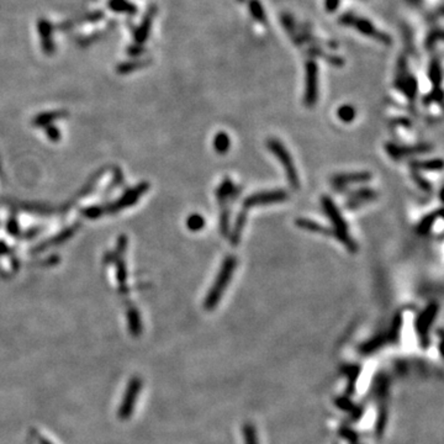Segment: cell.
<instances>
[{
    "label": "cell",
    "mask_w": 444,
    "mask_h": 444,
    "mask_svg": "<svg viewBox=\"0 0 444 444\" xmlns=\"http://www.w3.org/2000/svg\"><path fill=\"white\" fill-rule=\"evenodd\" d=\"M321 204H322L323 211L326 212L329 221L332 223V235L336 237L350 253H356L358 250V244L350 237L347 222L343 219L342 214L339 212L336 204L332 201V199L329 196H322Z\"/></svg>",
    "instance_id": "1"
},
{
    "label": "cell",
    "mask_w": 444,
    "mask_h": 444,
    "mask_svg": "<svg viewBox=\"0 0 444 444\" xmlns=\"http://www.w3.org/2000/svg\"><path fill=\"white\" fill-rule=\"evenodd\" d=\"M236 267H237V259L236 257H233V255H230V257H227L225 260H223L221 269H220L219 274H217L216 279H215L214 284H212L208 296H206L205 304H204L206 310H214L215 307L219 305L223 293H225L228 284H230L231 280H232Z\"/></svg>",
    "instance_id": "2"
},
{
    "label": "cell",
    "mask_w": 444,
    "mask_h": 444,
    "mask_svg": "<svg viewBox=\"0 0 444 444\" xmlns=\"http://www.w3.org/2000/svg\"><path fill=\"white\" fill-rule=\"evenodd\" d=\"M268 149L274 154L275 157L279 159L280 164L284 168L285 174H287V178L289 184L294 188V189H298L300 187V179H299L298 170H296L295 164L293 162V158H291L290 153L285 146L280 142L279 140H275V138H271L268 141Z\"/></svg>",
    "instance_id": "3"
},
{
    "label": "cell",
    "mask_w": 444,
    "mask_h": 444,
    "mask_svg": "<svg viewBox=\"0 0 444 444\" xmlns=\"http://www.w3.org/2000/svg\"><path fill=\"white\" fill-rule=\"evenodd\" d=\"M142 390V380L140 378L135 377L130 380V383L127 384L126 391H125L124 399L121 401V406L119 408V418L125 421V419H129L132 416L133 410H135L136 401H137L138 396H140V392Z\"/></svg>",
    "instance_id": "4"
},
{
    "label": "cell",
    "mask_w": 444,
    "mask_h": 444,
    "mask_svg": "<svg viewBox=\"0 0 444 444\" xmlns=\"http://www.w3.org/2000/svg\"><path fill=\"white\" fill-rule=\"evenodd\" d=\"M289 195L284 190H267V192H258L254 194L249 195L248 198L244 199L242 208L246 211L249 209L255 208V206L261 205H271V204H279L283 201L288 200Z\"/></svg>",
    "instance_id": "5"
},
{
    "label": "cell",
    "mask_w": 444,
    "mask_h": 444,
    "mask_svg": "<svg viewBox=\"0 0 444 444\" xmlns=\"http://www.w3.org/2000/svg\"><path fill=\"white\" fill-rule=\"evenodd\" d=\"M37 32H39L41 48L43 53L51 56L56 52V43L53 39V26L47 19L42 18L37 21Z\"/></svg>",
    "instance_id": "6"
},
{
    "label": "cell",
    "mask_w": 444,
    "mask_h": 444,
    "mask_svg": "<svg viewBox=\"0 0 444 444\" xmlns=\"http://www.w3.org/2000/svg\"><path fill=\"white\" fill-rule=\"evenodd\" d=\"M318 99V75L317 67L314 63L307 65L306 89H305L304 103L307 106H314Z\"/></svg>",
    "instance_id": "7"
},
{
    "label": "cell",
    "mask_w": 444,
    "mask_h": 444,
    "mask_svg": "<svg viewBox=\"0 0 444 444\" xmlns=\"http://www.w3.org/2000/svg\"><path fill=\"white\" fill-rule=\"evenodd\" d=\"M156 13L157 9L156 7H153V5L147 10L146 15L143 16L142 21H141V24L138 25L137 29H136L135 34H133L135 43H137V45H143V43L147 41V39H148L149 34H151L152 23H153V18L154 15H156Z\"/></svg>",
    "instance_id": "8"
},
{
    "label": "cell",
    "mask_w": 444,
    "mask_h": 444,
    "mask_svg": "<svg viewBox=\"0 0 444 444\" xmlns=\"http://www.w3.org/2000/svg\"><path fill=\"white\" fill-rule=\"evenodd\" d=\"M386 151H388L389 156L392 157V159H400V158L411 156V154H417V153H424V152L431 151V147L427 146V144H418V146H405L400 147L397 144L394 143H388L386 144Z\"/></svg>",
    "instance_id": "9"
},
{
    "label": "cell",
    "mask_w": 444,
    "mask_h": 444,
    "mask_svg": "<svg viewBox=\"0 0 444 444\" xmlns=\"http://www.w3.org/2000/svg\"><path fill=\"white\" fill-rule=\"evenodd\" d=\"M370 179H372V174L369 171H356V173L338 174L332 179V183L337 188H344L349 184L367 183Z\"/></svg>",
    "instance_id": "10"
},
{
    "label": "cell",
    "mask_w": 444,
    "mask_h": 444,
    "mask_svg": "<svg viewBox=\"0 0 444 444\" xmlns=\"http://www.w3.org/2000/svg\"><path fill=\"white\" fill-rule=\"evenodd\" d=\"M437 312H438V305L435 304V302H432V304H429L428 306H427V309L419 315L416 326H417L418 333L421 334L422 337L427 334L429 327H431V323L435 318Z\"/></svg>",
    "instance_id": "11"
},
{
    "label": "cell",
    "mask_w": 444,
    "mask_h": 444,
    "mask_svg": "<svg viewBox=\"0 0 444 444\" xmlns=\"http://www.w3.org/2000/svg\"><path fill=\"white\" fill-rule=\"evenodd\" d=\"M378 196V193L375 190L372 189H359L357 192H354L350 194L349 200L347 203L348 209H357L359 208L363 204L370 203V201L375 200Z\"/></svg>",
    "instance_id": "12"
},
{
    "label": "cell",
    "mask_w": 444,
    "mask_h": 444,
    "mask_svg": "<svg viewBox=\"0 0 444 444\" xmlns=\"http://www.w3.org/2000/svg\"><path fill=\"white\" fill-rule=\"evenodd\" d=\"M295 223L299 228H301V230H306V231H309V232L321 233V235H327V236H333L332 235V230L325 227V226L320 225L318 222L312 221V220L305 219V217L298 219L295 221Z\"/></svg>",
    "instance_id": "13"
},
{
    "label": "cell",
    "mask_w": 444,
    "mask_h": 444,
    "mask_svg": "<svg viewBox=\"0 0 444 444\" xmlns=\"http://www.w3.org/2000/svg\"><path fill=\"white\" fill-rule=\"evenodd\" d=\"M108 7L114 13L126 14V15H135L137 14V8L129 0H109Z\"/></svg>",
    "instance_id": "14"
},
{
    "label": "cell",
    "mask_w": 444,
    "mask_h": 444,
    "mask_svg": "<svg viewBox=\"0 0 444 444\" xmlns=\"http://www.w3.org/2000/svg\"><path fill=\"white\" fill-rule=\"evenodd\" d=\"M247 215H248V211L242 209V211L239 212L238 216H237L236 223H235V227H233L232 233H231V242L232 244H238L239 241H241V236L242 232L244 230V226L247 223Z\"/></svg>",
    "instance_id": "15"
},
{
    "label": "cell",
    "mask_w": 444,
    "mask_h": 444,
    "mask_svg": "<svg viewBox=\"0 0 444 444\" xmlns=\"http://www.w3.org/2000/svg\"><path fill=\"white\" fill-rule=\"evenodd\" d=\"M438 217H440V210H438V211L435 212H432V214L427 215L426 217H423L417 226L418 235H426V233H428L429 231H431L433 223L437 221Z\"/></svg>",
    "instance_id": "16"
},
{
    "label": "cell",
    "mask_w": 444,
    "mask_h": 444,
    "mask_svg": "<svg viewBox=\"0 0 444 444\" xmlns=\"http://www.w3.org/2000/svg\"><path fill=\"white\" fill-rule=\"evenodd\" d=\"M231 141L230 136L226 132H219L214 138V148L217 153L225 154L227 153L228 149H230Z\"/></svg>",
    "instance_id": "17"
},
{
    "label": "cell",
    "mask_w": 444,
    "mask_h": 444,
    "mask_svg": "<svg viewBox=\"0 0 444 444\" xmlns=\"http://www.w3.org/2000/svg\"><path fill=\"white\" fill-rule=\"evenodd\" d=\"M412 167L415 170H442L443 162L442 159H429V160H421V162L412 163Z\"/></svg>",
    "instance_id": "18"
},
{
    "label": "cell",
    "mask_w": 444,
    "mask_h": 444,
    "mask_svg": "<svg viewBox=\"0 0 444 444\" xmlns=\"http://www.w3.org/2000/svg\"><path fill=\"white\" fill-rule=\"evenodd\" d=\"M233 192H235V187H233V183L230 181V179L226 178L225 181L222 182V184L220 185V188L217 189V192H216L217 200H219L220 203L227 201Z\"/></svg>",
    "instance_id": "19"
},
{
    "label": "cell",
    "mask_w": 444,
    "mask_h": 444,
    "mask_svg": "<svg viewBox=\"0 0 444 444\" xmlns=\"http://www.w3.org/2000/svg\"><path fill=\"white\" fill-rule=\"evenodd\" d=\"M337 114H338V118H339L340 121H343V122L353 121L354 118H356V115H357L356 110H354L353 106H350V105L340 106V108L338 109V113Z\"/></svg>",
    "instance_id": "20"
},
{
    "label": "cell",
    "mask_w": 444,
    "mask_h": 444,
    "mask_svg": "<svg viewBox=\"0 0 444 444\" xmlns=\"http://www.w3.org/2000/svg\"><path fill=\"white\" fill-rule=\"evenodd\" d=\"M146 64H147V61H141V59H138V61L124 62V63H121L118 67V72L122 73V74H126V73L132 72V70L137 69V68L142 67V65H146Z\"/></svg>",
    "instance_id": "21"
},
{
    "label": "cell",
    "mask_w": 444,
    "mask_h": 444,
    "mask_svg": "<svg viewBox=\"0 0 444 444\" xmlns=\"http://www.w3.org/2000/svg\"><path fill=\"white\" fill-rule=\"evenodd\" d=\"M187 225L192 231H200L205 226V220H204V217L201 215L194 214L188 219Z\"/></svg>",
    "instance_id": "22"
},
{
    "label": "cell",
    "mask_w": 444,
    "mask_h": 444,
    "mask_svg": "<svg viewBox=\"0 0 444 444\" xmlns=\"http://www.w3.org/2000/svg\"><path fill=\"white\" fill-rule=\"evenodd\" d=\"M244 439H246V444H258L257 437H255L254 429L252 426L244 427Z\"/></svg>",
    "instance_id": "23"
},
{
    "label": "cell",
    "mask_w": 444,
    "mask_h": 444,
    "mask_svg": "<svg viewBox=\"0 0 444 444\" xmlns=\"http://www.w3.org/2000/svg\"><path fill=\"white\" fill-rule=\"evenodd\" d=\"M103 18H104V13L103 12H93L86 14L81 20H83L84 23H97V21L102 20Z\"/></svg>",
    "instance_id": "24"
},
{
    "label": "cell",
    "mask_w": 444,
    "mask_h": 444,
    "mask_svg": "<svg viewBox=\"0 0 444 444\" xmlns=\"http://www.w3.org/2000/svg\"><path fill=\"white\" fill-rule=\"evenodd\" d=\"M413 179H415V182L418 184V187L421 188L422 190H424V192H431V184H429L427 181H424V179L422 178L416 170L415 173H413Z\"/></svg>",
    "instance_id": "25"
},
{
    "label": "cell",
    "mask_w": 444,
    "mask_h": 444,
    "mask_svg": "<svg viewBox=\"0 0 444 444\" xmlns=\"http://www.w3.org/2000/svg\"><path fill=\"white\" fill-rule=\"evenodd\" d=\"M144 50H146V48H144L142 45L133 43L132 46H130V47L127 48V54H130V56H132V57H138V56H141L142 53H144Z\"/></svg>",
    "instance_id": "26"
},
{
    "label": "cell",
    "mask_w": 444,
    "mask_h": 444,
    "mask_svg": "<svg viewBox=\"0 0 444 444\" xmlns=\"http://www.w3.org/2000/svg\"><path fill=\"white\" fill-rule=\"evenodd\" d=\"M41 444H52V443L48 442V440H46V439H41Z\"/></svg>",
    "instance_id": "27"
}]
</instances>
